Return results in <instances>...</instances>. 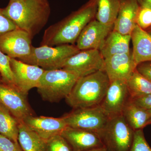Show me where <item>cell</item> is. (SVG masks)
<instances>
[{
	"label": "cell",
	"instance_id": "obj_34",
	"mask_svg": "<svg viewBox=\"0 0 151 151\" xmlns=\"http://www.w3.org/2000/svg\"><path fill=\"white\" fill-rule=\"evenodd\" d=\"M87 151H109L107 150V148L105 146H102V147H99L96 148L89 150Z\"/></svg>",
	"mask_w": 151,
	"mask_h": 151
},
{
	"label": "cell",
	"instance_id": "obj_32",
	"mask_svg": "<svg viewBox=\"0 0 151 151\" xmlns=\"http://www.w3.org/2000/svg\"><path fill=\"white\" fill-rule=\"evenodd\" d=\"M131 100L138 106L146 109H151V94Z\"/></svg>",
	"mask_w": 151,
	"mask_h": 151
},
{
	"label": "cell",
	"instance_id": "obj_37",
	"mask_svg": "<svg viewBox=\"0 0 151 151\" xmlns=\"http://www.w3.org/2000/svg\"><path fill=\"white\" fill-rule=\"evenodd\" d=\"M147 31V32L149 33H150V34L151 35V28H150V29H149L148 31Z\"/></svg>",
	"mask_w": 151,
	"mask_h": 151
},
{
	"label": "cell",
	"instance_id": "obj_28",
	"mask_svg": "<svg viewBox=\"0 0 151 151\" xmlns=\"http://www.w3.org/2000/svg\"><path fill=\"white\" fill-rule=\"evenodd\" d=\"M129 151H151V148L146 141L143 129L134 131V140Z\"/></svg>",
	"mask_w": 151,
	"mask_h": 151
},
{
	"label": "cell",
	"instance_id": "obj_13",
	"mask_svg": "<svg viewBox=\"0 0 151 151\" xmlns=\"http://www.w3.org/2000/svg\"><path fill=\"white\" fill-rule=\"evenodd\" d=\"M113 29V25H107L94 19L86 25L81 32L76 40V46L80 50H99Z\"/></svg>",
	"mask_w": 151,
	"mask_h": 151
},
{
	"label": "cell",
	"instance_id": "obj_2",
	"mask_svg": "<svg viewBox=\"0 0 151 151\" xmlns=\"http://www.w3.org/2000/svg\"><path fill=\"white\" fill-rule=\"evenodd\" d=\"M3 11L17 27L27 32L32 39L46 24L51 10L49 3L38 0H9Z\"/></svg>",
	"mask_w": 151,
	"mask_h": 151
},
{
	"label": "cell",
	"instance_id": "obj_12",
	"mask_svg": "<svg viewBox=\"0 0 151 151\" xmlns=\"http://www.w3.org/2000/svg\"><path fill=\"white\" fill-rule=\"evenodd\" d=\"M130 99L126 81L114 80L110 82L100 105L110 118L122 115L124 107Z\"/></svg>",
	"mask_w": 151,
	"mask_h": 151
},
{
	"label": "cell",
	"instance_id": "obj_33",
	"mask_svg": "<svg viewBox=\"0 0 151 151\" xmlns=\"http://www.w3.org/2000/svg\"><path fill=\"white\" fill-rule=\"evenodd\" d=\"M140 6L151 8V0H137Z\"/></svg>",
	"mask_w": 151,
	"mask_h": 151
},
{
	"label": "cell",
	"instance_id": "obj_39",
	"mask_svg": "<svg viewBox=\"0 0 151 151\" xmlns=\"http://www.w3.org/2000/svg\"><path fill=\"white\" fill-rule=\"evenodd\" d=\"M0 151H1V150H0Z\"/></svg>",
	"mask_w": 151,
	"mask_h": 151
},
{
	"label": "cell",
	"instance_id": "obj_11",
	"mask_svg": "<svg viewBox=\"0 0 151 151\" xmlns=\"http://www.w3.org/2000/svg\"><path fill=\"white\" fill-rule=\"evenodd\" d=\"M10 64L17 88L21 92L27 95L30 90L38 87L45 70L15 58H11Z\"/></svg>",
	"mask_w": 151,
	"mask_h": 151
},
{
	"label": "cell",
	"instance_id": "obj_35",
	"mask_svg": "<svg viewBox=\"0 0 151 151\" xmlns=\"http://www.w3.org/2000/svg\"><path fill=\"white\" fill-rule=\"evenodd\" d=\"M149 112H150V121H149V124H151V109H148Z\"/></svg>",
	"mask_w": 151,
	"mask_h": 151
},
{
	"label": "cell",
	"instance_id": "obj_9",
	"mask_svg": "<svg viewBox=\"0 0 151 151\" xmlns=\"http://www.w3.org/2000/svg\"><path fill=\"white\" fill-rule=\"evenodd\" d=\"M27 95L19 89L0 81V103L19 122L33 112L28 102Z\"/></svg>",
	"mask_w": 151,
	"mask_h": 151
},
{
	"label": "cell",
	"instance_id": "obj_10",
	"mask_svg": "<svg viewBox=\"0 0 151 151\" xmlns=\"http://www.w3.org/2000/svg\"><path fill=\"white\" fill-rule=\"evenodd\" d=\"M32 40L27 32L17 28L0 36V50L10 58L21 59L29 54Z\"/></svg>",
	"mask_w": 151,
	"mask_h": 151
},
{
	"label": "cell",
	"instance_id": "obj_3",
	"mask_svg": "<svg viewBox=\"0 0 151 151\" xmlns=\"http://www.w3.org/2000/svg\"><path fill=\"white\" fill-rule=\"evenodd\" d=\"M110 84L108 75L103 70L80 77L65 101L73 109L100 105Z\"/></svg>",
	"mask_w": 151,
	"mask_h": 151
},
{
	"label": "cell",
	"instance_id": "obj_7",
	"mask_svg": "<svg viewBox=\"0 0 151 151\" xmlns=\"http://www.w3.org/2000/svg\"><path fill=\"white\" fill-rule=\"evenodd\" d=\"M68 127L99 133L105 127L109 117L100 105L73 109L63 116Z\"/></svg>",
	"mask_w": 151,
	"mask_h": 151
},
{
	"label": "cell",
	"instance_id": "obj_8",
	"mask_svg": "<svg viewBox=\"0 0 151 151\" xmlns=\"http://www.w3.org/2000/svg\"><path fill=\"white\" fill-rule=\"evenodd\" d=\"M62 68L72 71L80 78L100 70L105 71V59L99 50H81L68 58Z\"/></svg>",
	"mask_w": 151,
	"mask_h": 151
},
{
	"label": "cell",
	"instance_id": "obj_17",
	"mask_svg": "<svg viewBox=\"0 0 151 151\" xmlns=\"http://www.w3.org/2000/svg\"><path fill=\"white\" fill-rule=\"evenodd\" d=\"M139 6L137 0H120L113 29L122 34L131 35L137 25L136 19Z\"/></svg>",
	"mask_w": 151,
	"mask_h": 151
},
{
	"label": "cell",
	"instance_id": "obj_29",
	"mask_svg": "<svg viewBox=\"0 0 151 151\" xmlns=\"http://www.w3.org/2000/svg\"><path fill=\"white\" fill-rule=\"evenodd\" d=\"M17 28L13 22L4 13L3 9L0 8V36Z\"/></svg>",
	"mask_w": 151,
	"mask_h": 151
},
{
	"label": "cell",
	"instance_id": "obj_15",
	"mask_svg": "<svg viewBox=\"0 0 151 151\" xmlns=\"http://www.w3.org/2000/svg\"><path fill=\"white\" fill-rule=\"evenodd\" d=\"M73 151H87L103 146L96 132L67 127L60 134Z\"/></svg>",
	"mask_w": 151,
	"mask_h": 151
},
{
	"label": "cell",
	"instance_id": "obj_36",
	"mask_svg": "<svg viewBox=\"0 0 151 151\" xmlns=\"http://www.w3.org/2000/svg\"><path fill=\"white\" fill-rule=\"evenodd\" d=\"M38 1L44 3H49L47 0H38Z\"/></svg>",
	"mask_w": 151,
	"mask_h": 151
},
{
	"label": "cell",
	"instance_id": "obj_20",
	"mask_svg": "<svg viewBox=\"0 0 151 151\" xmlns=\"http://www.w3.org/2000/svg\"><path fill=\"white\" fill-rule=\"evenodd\" d=\"M122 115L134 131L143 129L149 125L150 115L148 109L138 106L130 99L124 107Z\"/></svg>",
	"mask_w": 151,
	"mask_h": 151
},
{
	"label": "cell",
	"instance_id": "obj_18",
	"mask_svg": "<svg viewBox=\"0 0 151 151\" xmlns=\"http://www.w3.org/2000/svg\"><path fill=\"white\" fill-rule=\"evenodd\" d=\"M133 44L132 51L136 65L151 61V35L137 25L131 34Z\"/></svg>",
	"mask_w": 151,
	"mask_h": 151
},
{
	"label": "cell",
	"instance_id": "obj_22",
	"mask_svg": "<svg viewBox=\"0 0 151 151\" xmlns=\"http://www.w3.org/2000/svg\"><path fill=\"white\" fill-rule=\"evenodd\" d=\"M131 99L151 94V81L135 69L126 81Z\"/></svg>",
	"mask_w": 151,
	"mask_h": 151
},
{
	"label": "cell",
	"instance_id": "obj_25",
	"mask_svg": "<svg viewBox=\"0 0 151 151\" xmlns=\"http://www.w3.org/2000/svg\"><path fill=\"white\" fill-rule=\"evenodd\" d=\"M10 59L9 57L0 50V75L1 81L9 86L17 88L11 68Z\"/></svg>",
	"mask_w": 151,
	"mask_h": 151
},
{
	"label": "cell",
	"instance_id": "obj_23",
	"mask_svg": "<svg viewBox=\"0 0 151 151\" xmlns=\"http://www.w3.org/2000/svg\"><path fill=\"white\" fill-rule=\"evenodd\" d=\"M19 124L17 119L0 103V134L19 143Z\"/></svg>",
	"mask_w": 151,
	"mask_h": 151
},
{
	"label": "cell",
	"instance_id": "obj_27",
	"mask_svg": "<svg viewBox=\"0 0 151 151\" xmlns=\"http://www.w3.org/2000/svg\"><path fill=\"white\" fill-rule=\"evenodd\" d=\"M136 24L145 30L151 28V8L140 6L136 19Z\"/></svg>",
	"mask_w": 151,
	"mask_h": 151
},
{
	"label": "cell",
	"instance_id": "obj_24",
	"mask_svg": "<svg viewBox=\"0 0 151 151\" xmlns=\"http://www.w3.org/2000/svg\"><path fill=\"white\" fill-rule=\"evenodd\" d=\"M120 0H97L96 19L107 25H113L119 13Z\"/></svg>",
	"mask_w": 151,
	"mask_h": 151
},
{
	"label": "cell",
	"instance_id": "obj_16",
	"mask_svg": "<svg viewBox=\"0 0 151 151\" xmlns=\"http://www.w3.org/2000/svg\"><path fill=\"white\" fill-rule=\"evenodd\" d=\"M23 122L31 129L46 141L55 135L60 134L68 127L63 117L55 118L31 116L25 118Z\"/></svg>",
	"mask_w": 151,
	"mask_h": 151
},
{
	"label": "cell",
	"instance_id": "obj_1",
	"mask_svg": "<svg viewBox=\"0 0 151 151\" xmlns=\"http://www.w3.org/2000/svg\"><path fill=\"white\" fill-rule=\"evenodd\" d=\"M97 9V0H89L77 10L49 27L44 33L40 46L75 43L84 28L95 17Z\"/></svg>",
	"mask_w": 151,
	"mask_h": 151
},
{
	"label": "cell",
	"instance_id": "obj_31",
	"mask_svg": "<svg viewBox=\"0 0 151 151\" xmlns=\"http://www.w3.org/2000/svg\"><path fill=\"white\" fill-rule=\"evenodd\" d=\"M138 72L151 81V61L142 63L137 65Z\"/></svg>",
	"mask_w": 151,
	"mask_h": 151
},
{
	"label": "cell",
	"instance_id": "obj_21",
	"mask_svg": "<svg viewBox=\"0 0 151 151\" xmlns=\"http://www.w3.org/2000/svg\"><path fill=\"white\" fill-rule=\"evenodd\" d=\"M18 142L23 151H47L46 141L23 121L19 122Z\"/></svg>",
	"mask_w": 151,
	"mask_h": 151
},
{
	"label": "cell",
	"instance_id": "obj_4",
	"mask_svg": "<svg viewBox=\"0 0 151 151\" xmlns=\"http://www.w3.org/2000/svg\"><path fill=\"white\" fill-rule=\"evenodd\" d=\"M79 77L63 68L45 70L37 92L45 101L57 103L68 96Z\"/></svg>",
	"mask_w": 151,
	"mask_h": 151
},
{
	"label": "cell",
	"instance_id": "obj_38",
	"mask_svg": "<svg viewBox=\"0 0 151 151\" xmlns=\"http://www.w3.org/2000/svg\"><path fill=\"white\" fill-rule=\"evenodd\" d=\"M0 81H1V75H0Z\"/></svg>",
	"mask_w": 151,
	"mask_h": 151
},
{
	"label": "cell",
	"instance_id": "obj_14",
	"mask_svg": "<svg viewBox=\"0 0 151 151\" xmlns=\"http://www.w3.org/2000/svg\"><path fill=\"white\" fill-rule=\"evenodd\" d=\"M137 66L132 51L105 59V71L110 82L117 80L127 81Z\"/></svg>",
	"mask_w": 151,
	"mask_h": 151
},
{
	"label": "cell",
	"instance_id": "obj_30",
	"mask_svg": "<svg viewBox=\"0 0 151 151\" xmlns=\"http://www.w3.org/2000/svg\"><path fill=\"white\" fill-rule=\"evenodd\" d=\"M0 150L23 151L19 143L14 142L1 134H0Z\"/></svg>",
	"mask_w": 151,
	"mask_h": 151
},
{
	"label": "cell",
	"instance_id": "obj_5",
	"mask_svg": "<svg viewBox=\"0 0 151 151\" xmlns=\"http://www.w3.org/2000/svg\"><path fill=\"white\" fill-rule=\"evenodd\" d=\"M80 51L76 45L63 44L55 46H32L29 54L21 61L39 66L45 70L62 68L68 58Z\"/></svg>",
	"mask_w": 151,
	"mask_h": 151
},
{
	"label": "cell",
	"instance_id": "obj_26",
	"mask_svg": "<svg viewBox=\"0 0 151 151\" xmlns=\"http://www.w3.org/2000/svg\"><path fill=\"white\" fill-rule=\"evenodd\" d=\"M46 142L47 151H73L70 145L60 134L52 137Z\"/></svg>",
	"mask_w": 151,
	"mask_h": 151
},
{
	"label": "cell",
	"instance_id": "obj_19",
	"mask_svg": "<svg viewBox=\"0 0 151 151\" xmlns=\"http://www.w3.org/2000/svg\"><path fill=\"white\" fill-rule=\"evenodd\" d=\"M131 35H123L113 29L99 49L104 59L117 54L129 53Z\"/></svg>",
	"mask_w": 151,
	"mask_h": 151
},
{
	"label": "cell",
	"instance_id": "obj_6",
	"mask_svg": "<svg viewBox=\"0 0 151 151\" xmlns=\"http://www.w3.org/2000/svg\"><path fill=\"white\" fill-rule=\"evenodd\" d=\"M134 131L122 115L109 118L98 135L109 151H129L134 140Z\"/></svg>",
	"mask_w": 151,
	"mask_h": 151
}]
</instances>
